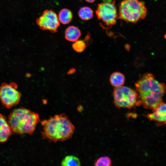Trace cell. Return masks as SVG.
<instances>
[{
	"label": "cell",
	"mask_w": 166,
	"mask_h": 166,
	"mask_svg": "<svg viewBox=\"0 0 166 166\" xmlns=\"http://www.w3.org/2000/svg\"><path fill=\"white\" fill-rule=\"evenodd\" d=\"M85 0L87 2L91 3H93L96 0Z\"/></svg>",
	"instance_id": "cell-19"
},
{
	"label": "cell",
	"mask_w": 166,
	"mask_h": 166,
	"mask_svg": "<svg viewBox=\"0 0 166 166\" xmlns=\"http://www.w3.org/2000/svg\"><path fill=\"white\" fill-rule=\"evenodd\" d=\"M111 160L108 156L101 157L99 158L94 163L97 166H109L111 165Z\"/></svg>",
	"instance_id": "cell-17"
},
{
	"label": "cell",
	"mask_w": 166,
	"mask_h": 166,
	"mask_svg": "<svg viewBox=\"0 0 166 166\" xmlns=\"http://www.w3.org/2000/svg\"><path fill=\"white\" fill-rule=\"evenodd\" d=\"M17 89L14 82L4 83L0 87V101L6 108L10 109L19 102L21 95Z\"/></svg>",
	"instance_id": "cell-7"
},
{
	"label": "cell",
	"mask_w": 166,
	"mask_h": 166,
	"mask_svg": "<svg viewBox=\"0 0 166 166\" xmlns=\"http://www.w3.org/2000/svg\"><path fill=\"white\" fill-rule=\"evenodd\" d=\"M98 19L108 26L116 23L118 17L115 1L101 3L98 4L96 11Z\"/></svg>",
	"instance_id": "cell-6"
},
{
	"label": "cell",
	"mask_w": 166,
	"mask_h": 166,
	"mask_svg": "<svg viewBox=\"0 0 166 166\" xmlns=\"http://www.w3.org/2000/svg\"><path fill=\"white\" fill-rule=\"evenodd\" d=\"M12 132L6 117L0 113V142L7 141L11 135Z\"/></svg>",
	"instance_id": "cell-10"
},
{
	"label": "cell",
	"mask_w": 166,
	"mask_h": 166,
	"mask_svg": "<svg viewBox=\"0 0 166 166\" xmlns=\"http://www.w3.org/2000/svg\"><path fill=\"white\" fill-rule=\"evenodd\" d=\"M43 126V138L55 142L71 138L75 127L65 113L56 115L41 122Z\"/></svg>",
	"instance_id": "cell-2"
},
{
	"label": "cell",
	"mask_w": 166,
	"mask_h": 166,
	"mask_svg": "<svg viewBox=\"0 0 166 166\" xmlns=\"http://www.w3.org/2000/svg\"><path fill=\"white\" fill-rule=\"evenodd\" d=\"M147 13L144 3L139 0H123L119 4L118 17L127 22L136 23L145 18Z\"/></svg>",
	"instance_id": "cell-4"
},
{
	"label": "cell",
	"mask_w": 166,
	"mask_h": 166,
	"mask_svg": "<svg viewBox=\"0 0 166 166\" xmlns=\"http://www.w3.org/2000/svg\"><path fill=\"white\" fill-rule=\"evenodd\" d=\"M73 17L72 12L67 8H63L59 12L58 19L59 22L63 24H67L72 21Z\"/></svg>",
	"instance_id": "cell-12"
},
{
	"label": "cell",
	"mask_w": 166,
	"mask_h": 166,
	"mask_svg": "<svg viewBox=\"0 0 166 166\" xmlns=\"http://www.w3.org/2000/svg\"><path fill=\"white\" fill-rule=\"evenodd\" d=\"M40 121L37 113L20 107L14 109L11 112L8 122L14 133L32 135Z\"/></svg>",
	"instance_id": "cell-3"
},
{
	"label": "cell",
	"mask_w": 166,
	"mask_h": 166,
	"mask_svg": "<svg viewBox=\"0 0 166 166\" xmlns=\"http://www.w3.org/2000/svg\"><path fill=\"white\" fill-rule=\"evenodd\" d=\"M81 35V31L78 27L74 26H71L66 29L65 37L68 41L75 42L78 40Z\"/></svg>",
	"instance_id": "cell-11"
},
{
	"label": "cell",
	"mask_w": 166,
	"mask_h": 166,
	"mask_svg": "<svg viewBox=\"0 0 166 166\" xmlns=\"http://www.w3.org/2000/svg\"><path fill=\"white\" fill-rule=\"evenodd\" d=\"M113 95L114 103L118 108L131 109L140 105L136 91L129 87H115Z\"/></svg>",
	"instance_id": "cell-5"
},
{
	"label": "cell",
	"mask_w": 166,
	"mask_h": 166,
	"mask_svg": "<svg viewBox=\"0 0 166 166\" xmlns=\"http://www.w3.org/2000/svg\"><path fill=\"white\" fill-rule=\"evenodd\" d=\"M140 105L146 109H154L163 102L166 86L159 82L151 73L142 75L135 83Z\"/></svg>",
	"instance_id": "cell-1"
},
{
	"label": "cell",
	"mask_w": 166,
	"mask_h": 166,
	"mask_svg": "<svg viewBox=\"0 0 166 166\" xmlns=\"http://www.w3.org/2000/svg\"><path fill=\"white\" fill-rule=\"evenodd\" d=\"M72 47L73 49L78 53L83 52L86 47V45L84 40H77L73 44Z\"/></svg>",
	"instance_id": "cell-16"
},
{
	"label": "cell",
	"mask_w": 166,
	"mask_h": 166,
	"mask_svg": "<svg viewBox=\"0 0 166 166\" xmlns=\"http://www.w3.org/2000/svg\"><path fill=\"white\" fill-rule=\"evenodd\" d=\"M110 83L115 87L122 85L125 81V77L123 74L119 72L113 73L110 78Z\"/></svg>",
	"instance_id": "cell-13"
},
{
	"label": "cell",
	"mask_w": 166,
	"mask_h": 166,
	"mask_svg": "<svg viewBox=\"0 0 166 166\" xmlns=\"http://www.w3.org/2000/svg\"><path fill=\"white\" fill-rule=\"evenodd\" d=\"M153 110L152 113L145 115L146 117L160 124H166V104L162 102Z\"/></svg>",
	"instance_id": "cell-9"
},
{
	"label": "cell",
	"mask_w": 166,
	"mask_h": 166,
	"mask_svg": "<svg viewBox=\"0 0 166 166\" xmlns=\"http://www.w3.org/2000/svg\"><path fill=\"white\" fill-rule=\"evenodd\" d=\"M36 23L43 30H48L52 33H56L60 26V22L56 13L52 10L46 9L37 18Z\"/></svg>",
	"instance_id": "cell-8"
},
{
	"label": "cell",
	"mask_w": 166,
	"mask_h": 166,
	"mask_svg": "<svg viewBox=\"0 0 166 166\" xmlns=\"http://www.w3.org/2000/svg\"><path fill=\"white\" fill-rule=\"evenodd\" d=\"M75 71V70L74 68L71 69L68 72V74H72Z\"/></svg>",
	"instance_id": "cell-18"
},
{
	"label": "cell",
	"mask_w": 166,
	"mask_h": 166,
	"mask_svg": "<svg viewBox=\"0 0 166 166\" xmlns=\"http://www.w3.org/2000/svg\"><path fill=\"white\" fill-rule=\"evenodd\" d=\"M79 17L82 20L87 21L91 19L93 17V10L88 6H84L81 8L78 12Z\"/></svg>",
	"instance_id": "cell-14"
},
{
	"label": "cell",
	"mask_w": 166,
	"mask_h": 166,
	"mask_svg": "<svg viewBox=\"0 0 166 166\" xmlns=\"http://www.w3.org/2000/svg\"><path fill=\"white\" fill-rule=\"evenodd\" d=\"M62 166H79L81 165V162L79 159L77 157L69 155L66 156L63 160L61 163Z\"/></svg>",
	"instance_id": "cell-15"
}]
</instances>
